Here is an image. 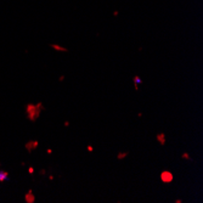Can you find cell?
Listing matches in <instances>:
<instances>
[{
  "mask_svg": "<svg viewBox=\"0 0 203 203\" xmlns=\"http://www.w3.org/2000/svg\"><path fill=\"white\" fill-rule=\"evenodd\" d=\"M44 110V106L42 102H38L37 105L34 103H28L27 107H26V111H27V117L30 122H35L39 116H40V111Z\"/></svg>",
  "mask_w": 203,
  "mask_h": 203,
  "instance_id": "obj_1",
  "label": "cell"
},
{
  "mask_svg": "<svg viewBox=\"0 0 203 203\" xmlns=\"http://www.w3.org/2000/svg\"><path fill=\"white\" fill-rule=\"evenodd\" d=\"M161 180L164 184H170L174 180V175L172 172H169V170H163V172L161 173Z\"/></svg>",
  "mask_w": 203,
  "mask_h": 203,
  "instance_id": "obj_2",
  "label": "cell"
},
{
  "mask_svg": "<svg viewBox=\"0 0 203 203\" xmlns=\"http://www.w3.org/2000/svg\"><path fill=\"white\" fill-rule=\"evenodd\" d=\"M24 201H26L27 203H34L35 202V196L33 195V192H32V190H29L26 196H24Z\"/></svg>",
  "mask_w": 203,
  "mask_h": 203,
  "instance_id": "obj_3",
  "label": "cell"
},
{
  "mask_svg": "<svg viewBox=\"0 0 203 203\" xmlns=\"http://www.w3.org/2000/svg\"><path fill=\"white\" fill-rule=\"evenodd\" d=\"M38 141H28L27 144H26V149H27V151L30 153L33 150H35L37 147H38Z\"/></svg>",
  "mask_w": 203,
  "mask_h": 203,
  "instance_id": "obj_4",
  "label": "cell"
},
{
  "mask_svg": "<svg viewBox=\"0 0 203 203\" xmlns=\"http://www.w3.org/2000/svg\"><path fill=\"white\" fill-rule=\"evenodd\" d=\"M156 139H157V141L159 142L161 146H164L166 142H167V137H166V134H164V133H159V134H157Z\"/></svg>",
  "mask_w": 203,
  "mask_h": 203,
  "instance_id": "obj_5",
  "label": "cell"
},
{
  "mask_svg": "<svg viewBox=\"0 0 203 203\" xmlns=\"http://www.w3.org/2000/svg\"><path fill=\"white\" fill-rule=\"evenodd\" d=\"M133 82H134V88H135V90H139V84L142 83V80L139 76H134L133 78Z\"/></svg>",
  "mask_w": 203,
  "mask_h": 203,
  "instance_id": "obj_6",
  "label": "cell"
},
{
  "mask_svg": "<svg viewBox=\"0 0 203 203\" xmlns=\"http://www.w3.org/2000/svg\"><path fill=\"white\" fill-rule=\"evenodd\" d=\"M54 50H56V51H62V52H68V49L67 47H63V46H60V45H57V44H51L50 45Z\"/></svg>",
  "mask_w": 203,
  "mask_h": 203,
  "instance_id": "obj_7",
  "label": "cell"
},
{
  "mask_svg": "<svg viewBox=\"0 0 203 203\" xmlns=\"http://www.w3.org/2000/svg\"><path fill=\"white\" fill-rule=\"evenodd\" d=\"M129 156V152H118V155H117V158L118 159H124V158H127Z\"/></svg>",
  "mask_w": 203,
  "mask_h": 203,
  "instance_id": "obj_8",
  "label": "cell"
},
{
  "mask_svg": "<svg viewBox=\"0 0 203 203\" xmlns=\"http://www.w3.org/2000/svg\"><path fill=\"white\" fill-rule=\"evenodd\" d=\"M9 178V173L7 172H0V181H5Z\"/></svg>",
  "mask_w": 203,
  "mask_h": 203,
  "instance_id": "obj_9",
  "label": "cell"
},
{
  "mask_svg": "<svg viewBox=\"0 0 203 203\" xmlns=\"http://www.w3.org/2000/svg\"><path fill=\"white\" fill-rule=\"evenodd\" d=\"M181 158H184V159H191L190 158V155H189L187 152H184L182 155H181Z\"/></svg>",
  "mask_w": 203,
  "mask_h": 203,
  "instance_id": "obj_10",
  "label": "cell"
},
{
  "mask_svg": "<svg viewBox=\"0 0 203 203\" xmlns=\"http://www.w3.org/2000/svg\"><path fill=\"white\" fill-rule=\"evenodd\" d=\"M28 173H29V174H33V173H34V168H32V167H30V168L28 169Z\"/></svg>",
  "mask_w": 203,
  "mask_h": 203,
  "instance_id": "obj_11",
  "label": "cell"
},
{
  "mask_svg": "<svg viewBox=\"0 0 203 203\" xmlns=\"http://www.w3.org/2000/svg\"><path fill=\"white\" fill-rule=\"evenodd\" d=\"M86 150H88L89 152H93V151H94V149H93V146H88V147H86Z\"/></svg>",
  "mask_w": 203,
  "mask_h": 203,
  "instance_id": "obj_12",
  "label": "cell"
},
{
  "mask_svg": "<svg viewBox=\"0 0 203 203\" xmlns=\"http://www.w3.org/2000/svg\"><path fill=\"white\" fill-rule=\"evenodd\" d=\"M46 153H47V155H51V153H52V150H51V149H47V150H46Z\"/></svg>",
  "mask_w": 203,
  "mask_h": 203,
  "instance_id": "obj_13",
  "label": "cell"
},
{
  "mask_svg": "<svg viewBox=\"0 0 203 203\" xmlns=\"http://www.w3.org/2000/svg\"><path fill=\"white\" fill-rule=\"evenodd\" d=\"M69 125V122H64V127H68Z\"/></svg>",
  "mask_w": 203,
  "mask_h": 203,
  "instance_id": "obj_14",
  "label": "cell"
},
{
  "mask_svg": "<svg viewBox=\"0 0 203 203\" xmlns=\"http://www.w3.org/2000/svg\"><path fill=\"white\" fill-rule=\"evenodd\" d=\"M63 79H64V76H61V77H60V82H62Z\"/></svg>",
  "mask_w": 203,
  "mask_h": 203,
  "instance_id": "obj_15",
  "label": "cell"
},
{
  "mask_svg": "<svg viewBox=\"0 0 203 203\" xmlns=\"http://www.w3.org/2000/svg\"><path fill=\"white\" fill-rule=\"evenodd\" d=\"M181 202H182L181 199H176V201H175V203H181Z\"/></svg>",
  "mask_w": 203,
  "mask_h": 203,
  "instance_id": "obj_16",
  "label": "cell"
}]
</instances>
